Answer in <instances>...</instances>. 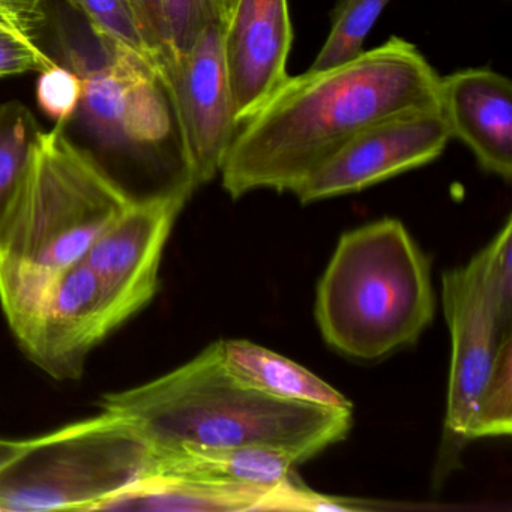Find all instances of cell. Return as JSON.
Masks as SVG:
<instances>
[{"instance_id": "obj_1", "label": "cell", "mask_w": 512, "mask_h": 512, "mask_svg": "<svg viewBox=\"0 0 512 512\" xmlns=\"http://www.w3.org/2000/svg\"><path fill=\"white\" fill-rule=\"evenodd\" d=\"M440 76L415 44L391 37L358 58L286 82L239 125L220 175L233 199L293 193L365 128L439 106Z\"/></svg>"}, {"instance_id": "obj_22", "label": "cell", "mask_w": 512, "mask_h": 512, "mask_svg": "<svg viewBox=\"0 0 512 512\" xmlns=\"http://www.w3.org/2000/svg\"><path fill=\"white\" fill-rule=\"evenodd\" d=\"M53 64L56 59L41 46L40 32L17 20L0 4V77L41 73Z\"/></svg>"}, {"instance_id": "obj_13", "label": "cell", "mask_w": 512, "mask_h": 512, "mask_svg": "<svg viewBox=\"0 0 512 512\" xmlns=\"http://www.w3.org/2000/svg\"><path fill=\"white\" fill-rule=\"evenodd\" d=\"M439 107L452 137L472 151L485 172L512 179V83L491 68L440 77Z\"/></svg>"}, {"instance_id": "obj_6", "label": "cell", "mask_w": 512, "mask_h": 512, "mask_svg": "<svg viewBox=\"0 0 512 512\" xmlns=\"http://www.w3.org/2000/svg\"><path fill=\"white\" fill-rule=\"evenodd\" d=\"M223 32V26L212 23L187 52L166 53L158 64L175 109L188 173L196 188L220 173L239 128L230 100Z\"/></svg>"}, {"instance_id": "obj_19", "label": "cell", "mask_w": 512, "mask_h": 512, "mask_svg": "<svg viewBox=\"0 0 512 512\" xmlns=\"http://www.w3.org/2000/svg\"><path fill=\"white\" fill-rule=\"evenodd\" d=\"M512 428V337L500 344L493 370L479 400L469 440L508 436Z\"/></svg>"}, {"instance_id": "obj_2", "label": "cell", "mask_w": 512, "mask_h": 512, "mask_svg": "<svg viewBox=\"0 0 512 512\" xmlns=\"http://www.w3.org/2000/svg\"><path fill=\"white\" fill-rule=\"evenodd\" d=\"M98 406L128 419L160 454L262 445L301 463L346 439L353 410L283 400L239 382L218 341L158 379L103 395Z\"/></svg>"}, {"instance_id": "obj_24", "label": "cell", "mask_w": 512, "mask_h": 512, "mask_svg": "<svg viewBox=\"0 0 512 512\" xmlns=\"http://www.w3.org/2000/svg\"><path fill=\"white\" fill-rule=\"evenodd\" d=\"M131 5L136 11L137 19L149 43L161 59V56L167 52L166 23H164L161 0H131Z\"/></svg>"}, {"instance_id": "obj_7", "label": "cell", "mask_w": 512, "mask_h": 512, "mask_svg": "<svg viewBox=\"0 0 512 512\" xmlns=\"http://www.w3.org/2000/svg\"><path fill=\"white\" fill-rule=\"evenodd\" d=\"M193 191L179 185L134 197L86 253L83 260L100 278L119 326L157 295L164 247Z\"/></svg>"}, {"instance_id": "obj_18", "label": "cell", "mask_w": 512, "mask_h": 512, "mask_svg": "<svg viewBox=\"0 0 512 512\" xmlns=\"http://www.w3.org/2000/svg\"><path fill=\"white\" fill-rule=\"evenodd\" d=\"M88 20L92 34L109 46L130 50L157 65L160 58L146 37L131 0H67Z\"/></svg>"}, {"instance_id": "obj_16", "label": "cell", "mask_w": 512, "mask_h": 512, "mask_svg": "<svg viewBox=\"0 0 512 512\" xmlns=\"http://www.w3.org/2000/svg\"><path fill=\"white\" fill-rule=\"evenodd\" d=\"M43 133L31 110L19 101L0 106V226L28 182Z\"/></svg>"}, {"instance_id": "obj_5", "label": "cell", "mask_w": 512, "mask_h": 512, "mask_svg": "<svg viewBox=\"0 0 512 512\" xmlns=\"http://www.w3.org/2000/svg\"><path fill=\"white\" fill-rule=\"evenodd\" d=\"M160 470V455L115 413L26 440L0 469V511H98Z\"/></svg>"}, {"instance_id": "obj_8", "label": "cell", "mask_w": 512, "mask_h": 512, "mask_svg": "<svg viewBox=\"0 0 512 512\" xmlns=\"http://www.w3.org/2000/svg\"><path fill=\"white\" fill-rule=\"evenodd\" d=\"M452 139L439 106L377 122L353 137L296 191L301 203L358 193L433 163Z\"/></svg>"}, {"instance_id": "obj_11", "label": "cell", "mask_w": 512, "mask_h": 512, "mask_svg": "<svg viewBox=\"0 0 512 512\" xmlns=\"http://www.w3.org/2000/svg\"><path fill=\"white\" fill-rule=\"evenodd\" d=\"M292 43L289 0H238L223 32L236 124H244L286 82Z\"/></svg>"}, {"instance_id": "obj_15", "label": "cell", "mask_w": 512, "mask_h": 512, "mask_svg": "<svg viewBox=\"0 0 512 512\" xmlns=\"http://www.w3.org/2000/svg\"><path fill=\"white\" fill-rule=\"evenodd\" d=\"M218 349L227 371L251 388L283 400L353 409L340 391L286 356L245 340H221Z\"/></svg>"}, {"instance_id": "obj_4", "label": "cell", "mask_w": 512, "mask_h": 512, "mask_svg": "<svg viewBox=\"0 0 512 512\" xmlns=\"http://www.w3.org/2000/svg\"><path fill=\"white\" fill-rule=\"evenodd\" d=\"M314 311L332 349L361 361L385 358L433 322L430 260L395 218L350 230L320 278Z\"/></svg>"}, {"instance_id": "obj_12", "label": "cell", "mask_w": 512, "mask_h": 512, "mask_svg": "<svg viewBox=\"0 0 512 512\" xmlns=\"http://www.w3.org/2000/svg\"><path fill=\"white\" fill-rule=\"evenodd\" d=\"M338 497L298 484L260 487L157 475L118 494L98 511H338Z\"/></svg>"}, {"instance_id": "obj_21", "label": "cell", "mask_w": 512, "mask_h": 512, "mask_svg": "<svg viewBox=\"0 0 512 512\" xmlns=\"http://www.w3.org/2000/svg\"><path fill=\"white\" fill-rule=\"evenodd\" d=\"M485 296L502 328L511 329L512 319V221L494 236L493 241L473 257Z\"/></svg>"}, {"instance_id": "obj_20", "label": "cell", "mask_w": 512, "mask_h": 512, "mask_svg": "<svg viewBox=\"0 0 512 512\" xmlns=\"http://www.w3.org/2000/svg\"><path fill=\"white\" fill-rule=\"evenodd\" d=\"M238 0H161L167 50L187 52L200 32L212 23L226 28Z\"/></svg>"}, {"instance_id": "obj_17", "label": "cell", "mask_w": 512, "mask_h": 512, "mask_svg": "<svg viewBox=\"0 0 512 512\" xmlns=\"http://www.w3.org/2000/svg\"><path fill=\"white\" fill-rule=\"evenodd\" d=\"M389 2L392 0H337L328 37L308 70H328L358 58Z\"/></svg>"}, {"instance_id": "obj_25", "label": "cell", "mask_w": 512, "mask_h": 512, "mask_svg": "<svg viewBox=\"0 0 512 512\" xmlns=\"http://www.w3.org/2000/svg\"><path fill=\"white\" fill-rule=\"evenodd\" d=\"M0 4L17 20L35 31L40 32L41 26L46 22L44 0H0Z\"/></svg>"}, {"instance_id": "obj_23", "label": "cell", "mask_w": 512, "mask_h": 512, "mask_svg": "<svg viewBox=\"0 0 512 512\" xmlns=\"http://www.w3.org/2000/svg\"><path fill=\"white\" fill-rule=\"evenodd\" d=\"M40 74L37 83L38 106L49 118L55 119L56 124H70L82 98V79L59 62Z\"/></svg>"}, {"instance_id": "obj_26", "label": "cell", "mask_w": 512, "mask_h": 512, "mask_svg": "<svg viewBox=\"0 0 512 512\" xmlns=\"http://www.w3.org/2000/svg\"><path fill=\"white\" fill-rule=\"evenodd\" d=\"M25 443L26 440L4 439V437H0V469L20 454Z\"/></svg>"}, {"instance_id": "obj_10", "label": "cell", "mask_w": 512, "mask_h": 512, "mask_svg": "<svg viewBox=\"0 0 512 512\" xmlns=\"http://www.w3.org/2000/svg\"><path fill=\"white\" fill-rule=\"evenodd\" d=\"M442 302L452 346L446 433L469 442L479 400L500 344L511 329L502 328L497 320L482 289L475 259L443 274Z\"/></svg>"}, {"instance_id": "obj_9", "label": "cell", "mask_w": 512, "mask_h": 512, "mask_svg": "<svg viewBox=\"0 0 512 512\" xmlns=\"http://www.w3.org/2000/svg\"><path fill=\"white\" fill-rule=\"evenodd\" d=\"M119 325L98 275L80 260L41 299L20 346L56 380H77L91 350Z\"/></svg>"}, {"instance_id": "obj_14", "label": "cell", "mask_w": 512, "mask_h": 512, "mask_svg": "<svg viewBox=\"0 0 512 512\" xmlns=\"http://www.w3.org/2000/svg\"><path fill=\"white\" fill-rule=\"evenodd\" d=\"M158 455V475L238 482L260 487H283L301 482L295 473L296 466L302 464L301 460L284 449L272 446H232L172 454L158 452Z\"/></svg>"}, {"instance_id": "obj_3", "label": "cell", "mask_w": 512, "mask_h": 512, "mask_svg": "<svg viewBox=\"0 0 512 512\" xmlns=\"http://www.w3.org/2000/svg\"><path fill=\"white\" fill-rule=\"evenodd\" d=\"M65 128L41 136L28 182L0 226V305L17 340L53 281L85 259L134 199Z\"/></svg>"}]
</instances>
